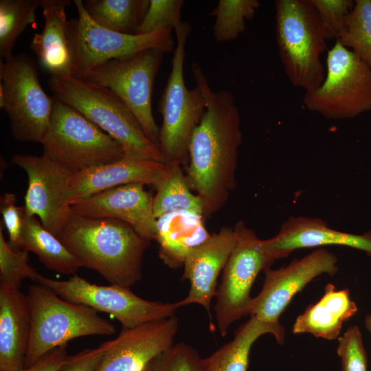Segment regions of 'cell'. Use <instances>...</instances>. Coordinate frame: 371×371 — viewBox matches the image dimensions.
I'll return each instance as SVG.
<instances>
[{
	"label": "cell",
	"mask_w": 371,
	"mask_h": 371,
	"mask_svg": "<svg viewBox=\"0 0 371 371\" xmlns=\"http://www.w3.org/2000/svg\"><path fill=\"white\" fill-rule=\"evenodd\" d=\"M192 71L206 109L190 139L185 175L203 203V217L209 218L225 204L236 186L241 118L231 91H213L198 64L192 65Z\"/></svg>",
	"instance_id": "6da1fadb"
},
{
	"label": "cell",
	"mask_w": 371,
	"mask_h": 371,
	"mask_svg": "<svg viewBox=\"0 0 371 371\" xmlns=\"http://www.w3.org/2000/svg\"><path fill=\"white\" fill-rule=\"evenodd\" d=\"M56 236L83 267L111 284L130 288L141 280L142 259L150 241L128 223L71 212Z\"/></svg>",
	"instance_id": "7a4b0ae2"
},
{
	"label": "cell",
	"mask_w": 371,
	"mask_h": 371,
	"mask_svg": "<svg viewBox=\"0 0 371 371\" xmlns=\"http://www.w3.org/2000/svg\"><path fill=\"white\" fill-rule=\"evenodd\" d=\"M47 85L55 98L76 109L117 142L125 157L166 164L159 148L111 90L74 75L50 76Z\"/></svg>",
	"instance_id": "3957f363"
},
{
	"label": "cell",
	"mask_w": 371,
	"mask_h": 371,
	"mask_svg": "<svg viewBox=\"0 0 371 371\" xmlns=\"http://www.w3.org/2000/svg\"><path fill=\"white\" fill-rule=\"evenodd\" d=\"M26 295L31 330L25 367L74 339L115 333V326L95 309L65 300L44 286L30 285Z\"/></svg>",
	"instance_id": "277c9868"
},
{
	"label": "cell",
	"mask_w": 371,
	"mask_h": 371,
	"mask_svg": "<svg viewBox=\"0 0 371 371\" xmlns=\"http://www.w3.org/2000/svg\"><path fill=\"white\" fill-rule=\"evenodd\" d=\"M276 39L290 82L310 92L325 78L321 55L326 38L315 8L308 0H276Z\"/></svg>",
	"instance_id": "5b68a950"
},
{
	"label": "cell",
	"mask_w": 371,
	"mask_h": 371,
	"mask_svg": "<svg viewBox=\"0 0 371 371\" xmlns=\"http://www.w3.org/2000/svg\"><path fill=\"white\" fill-rule=\"evenodd\" d=\"M174 30L177 41L171 71L158 104L162 116L159 144L166 164L186 168L190 139L205 111L206 101L198 86L188 89L184 80L186 44L192 26L182 21Z\"/></svg>",
	"instance_id": "8992f818"
},
{
	"label": "cell",
	"mask_w": 371,
	"mask_h": 371,
	"mask_svg": "<svg viewBox=\"0 0 371 371\" xmlns=\"http://www.w3.org/2000/svg\"><path fill=\"white\" fill-rule=\"evenodd\" d=\"M43 154L71 172L109 164L124 157L121 145L76 109L53 98Z\"/></svg>",
	"instance_id": "52a82bcc"
},
{
	"label": "cell",
	"mask_w": 371,
	"mask_h": 371,
	"mask_svg": "<svg viewBox=\"0 0 371 371\" xmlns=\"http://www.w3.org/2000/svg\"><path fill=\"white\" fill-rule=\"evenodd\" d=\"M0 108L6 112L13 137L39 142L46 136L53 98L45 92L34 61L23 53L0 60Z\"/></svg>",
	"instance_id": "ba28073f"
},
{
	"label": "cell",
	"mask_w": 371,
	"mask_h": 371,
	"mask_svg": "<svg viewBox=\"0 0 371 371\" xmlns=\"http://www.w3.org/2000/svg\"><path fill=\"white\" fill-rule=\"evenodd\" d=\"M164 54L158 49H146L107 60L75 76L115 93L132 111L146 137L159 148V128L153 115L152 97Z\"/></svg>",
	"instance_id": "9c48e42d"
},
{
	"label": "cell",
	"mask_w": 371,
	"mask_h": 371,
	"mask_svg": "<svg viewBox=\"0 0 371 371\" xmlns=\"http://www.w3.org/2000/svg\"><path fill=\"white\" fill-rule=\"evenodd\" d=\"M326 65L321 85L304 95L305 107L332 120L371 111V69L338 40L328 51Z\"/></svg>",
	"instance_id": "30bf717a"
},
{
	"label": "cell",
	"mask_w": 371,
	"mask_h": 371,
	"mask_svg": "<svg viewBox=\"0 0 371 371\" xmlns=\"http://www.w3.org/2000/svg\"><path fill=\"white\" fill-rule=\"evenodd\" d=\"M63 299L112 315L122 328H133L167 319L180 308L177 302L148 301L134 294L128 287L98 285L74 274L66 280H56L39 273L33 280Z\"/></svg>",
	"instance_id": "8fae6325"
},
{
	"label": "cell",
	"mask_w": 371,
	"mask_h": 371,
	"mask_svg": "<svg viewBox=\"0 0 371 371\" xmlns=\"http://www.w3.org/2000/svg\"><path fill=\"white\" fill-rule=\"evenodd\" d=\"M234 227L238 235L236 244L223 269L215 296L216 325L222 337L234 322L250 315L251 286L258 273L276 261L252 229L242 221Z\"/></svg>",
	"instance_id": "7c38bea8"
},
{
	"label": "cell",
	"mask_w": 371,
	"mask_h": 371,
	"mask_svg": "<svg viewBox=\"0 0 371 371\" xmlns=\"http://www.w3.org/2000/svg\"><path fill=\"white\" fill-rule=\"evenodd\" d=\"M76 19L72 29L74 76L107 60L155 48L164 53L174 51L172 29L163 28L147 34H125L102 27L87 14L82 0H74Z\"/></svg>",
	"instance_id": "4fadbf2b"
},
{
	"label": "cell",
	"mask_w": 371,
	"mask_h": 371,
	"mask_svg": "<svg viewBox=\"0 0 371 371\" xmlns=\"http://www.w3.org/2000/svg\"><path fill=\"white\" fill-rule=\"evenodd\" d=\"M11 163L27 175L25 212L38 216L43 227L57 236L71 212L67 188L73 172L44 155L14 154Z\"/></svg>",
	"instance_id": "5bb4252c"
},
{
	"label": "cell",
	"mask_w": 371,
	"mask_h": 371,
	"mask_svg": "<svg viewBox=\"0 0 371 371\" xmlns=\"http://www.w3.org/2000/svg\"><path fill=\"white\" fill-rule=\"evenodd\" d=\"M337 257L326 249L319 248L300 260L278 269H266L259 294L252 299L250 315L271 324L279 318L296 293L316 277L337 272Z\"/></svg>",
	"instance_id": "9a60e30c"
},
{
	"label": "cell",
	"mask_w": 371,
	"mask_h": 371,
	"mask_svg": "<svg viewBox=\"0 0 371 371\" xmlns=\"http://www.w3.org/2000/svg\"><path fill=\"white\" fill-rule=\"evenodd\" d=\"M178 319L147 323L122 328L119 335L104 342L106 351L95 371H145L157 355L173 345Z\"/></svg>",
	"instance_id": "2e32d148"
},
{
	"label": "cell",
	"mask_w": 371,
	"mask_h": 371,
	"mask_svg": "<svg viewBox=\"0 0 371 371\" xmlns=\"http://www.w3.org/2000/svg\"><path fill=\"white\" fill-rule=\"evenodd\" d=\"M153 196L144 184L129 183L95 194L71 204L72 212L91 218L115 219L130 225L142 238H156Z\"/></svg>",
	"instance_id": "e0dca14e"
},
{
	"label": "cell",
	"mask_w": 371,
	"mask_h": 371,
	"mask_svg": "<svg viewBox=\"0 0 371 371\" xmlns=\"http://www.w3.org/2000/svg\"><path fill=\"white\" fill-rule=\"evenodd\" d=\"M237 238L235 227H224L191 251L183 263L182 280H189L190 289L186 297L177 302L178 305H202L209 315L212 330L210 303L216 294L219 273L226 265Z\"/></svg>",
	"instance_id": "ac0fdd59"
},
{
	"label": "cell",
	"mask_w": 371,
	"mask_h": 371,
	"mask_svg": "<svg viewBox=\"0 0 371 371\" xmlns=\"http://www.w3.org/2000/svg\"><path fill=\"white\" fill-rule=\"evenodd\" d=\"M263 246L275 260L293 251L325 245H340L363 251L371 257V230L363 234L337 231L319 218L290 216L273 237L262 240Z\"/></svg>",
	"instance_id": "d6986e66"
},
{
	"label": "cell",
	"mask_w": 371,
	"mask_h": 371,
	"mask_svg": "<svg viewBox=\"0 0 371 371\" xmlns=\"http://www.w3.org/2000/svg\"><path fill=\"white\" fill-rule=\"evenodd\" d=\"M168 170L166 164L124 157L119 161L72 172L67 188L70 203L129 183L157 184Z\"/></svg>",
	"instance_id": "ffe728a7"
},
{
	"label": "cell",
	"mask_w": 371,
	"mask_h": 371,
	"mask_svg": "<svg viewBox=\"0 0 371 371\" xmlns=\"http://www.w3.org/2000/svg\"><path fill=\"white\" fill-rule=\"evenodd\" d=\"M71 3L69 0H41L44 27L34 34L30 48L51 76L74 75L71 23L65 11Z\"/></svg>",
	"instance_id": "44dd1931"
},
{
	"label": "cell",
	"mask_w": 371,
	"mask_h": 371,
	"mask_svg": "<svg viewBox=\"0 0 371 371\" xmlns=\"http://www.w3.org/2000/svg\"><path fill=\"white\" fill-rule=\"evenodd\" d=\"M31 330L27 295L0 284V371L25 368Z\"/></svg>",
	"instance_id": "7402d4cb"
},
{
	"label": "cell",
	"mask_w": 371,
	"mask_h": 371,
	"mask_svg": "<svg viewBox=\"0 0 371 371\" xmlns=\"http://www.w3.org/2000/svg\"><path fill=\"white\" fill-rule=\"evenodd\" d=\"M211 235L204 225L202 214L180 210L157 218L156 238L159 257L172 268L183 265L189 253Z\"/></svg>",
	"instance_id": "603a6c76"
},
{
	"label": "cell",
	"mask_w": 371,
	"mask_h": 371,
	"mask_svg": "<svg viewBox=\"0 0 371 371\" xmlns=\"http://www.w3.org/2000/svg\"><path fill=\"white\" fill-rule=\"evenodd\" d=\"M358 311L348 289L337 290L328 283L319 300L309 305L295 319L294 334L308 333L317 337L333 340L338 337L344 322Z\"/></svg>",
	"instance_id": "cb8c5ba5"
},
{
	"label": "cell",
	"mask_w": 371,
	"mask_h": 371,
	"mask_svg": "<svg viewBox=\"0 0 371 371\" xmlns=\"http://www.w3.org/2000/svg\"><path fill=\"white\" fill-rule=\"evenodd\" d=\"M266 333L272 334L280 344L284 341V328L280 324L268 323L251 316L237 330L232 341L203 359L204 371H247L252 345Z\"/></svg>",
	"instance_id": "d4e9b609"
},
{
	"label": "cell",
	"mask_w": 371,
	"mask_h": 371,
	"mask_svg": "<svg viewBox=\"0 0 371 371\" xmlns=\"http://www.w3.org/2000/svg\"><path fill=\"white\" fill-rule=\"evenodd\" d=\"M22 248L37 256L48 269L64 275H74L82 262L74 255L56 236L46 229L34 216L27 214L23 207Z\"/></svg>",
	"instance_id": "484cf974"
},
{
	"label": "cell",
	"mask_w": 371,
	"mask_h": 371,
	"mask_svg": "<svg viewBox=\"0 0 371 371\" xmlns=\"http://www.w3.org/2000/svg\"><path fill=\"white\" fill-rule=\"evenodd\" d=\"M150 0H86L89 16L106 29L135 35L149 6Z\"/></svg>",
	"instance_id": "4316f807"
},
{
	"label": "cell",
	"mask_w": 371,
	"mask_h": 371,
	"mask_svg": "<svg viewBox=\"0 0 371 371\" xmlns=\"http://www.w3.org/2000/svg\"><path fill=\"white\" fill-rule=\"evenodd\" d=\"M168 170L161 179L154 186L153 211L157 218L161 215L180 210H188L203 216L201 199L194 194L186 180L183 167L178 164H167Z\"/></svg>",
	"instance_id": "83f0119b"
},
{
	"label": "cell",
	"mask_w": 371,
	"mask_h": 371,
	"mask_svg": "<svg viewBox=\"0 0 371 371\" xmlns=\"http://www.w3.org/2000/svg\"><path fill=\"white\" fill-rule=\"evenodd\" d=\"M41 0L0 1V56L4 60L13 54L12 49L20 34L29 25H36V11Z\"/></svg>",
	"instance_id": "f1b7e54d"
},
{
	"label": "cell",
	"mask_w": 371,
	"mask_h": 371,
	"mask_svg": "<svg viewBox=\"0 0 371 371\" xmlns=\"http://www.w3.org/2000/svg\"><path fill=\"white\" fill-rule=\"evenodd\" d=\"M260 5L258 0H220L210 15L215 17L213 34L218 43L233 41L245 31Z\"/></svg>",
	"instance_id": "f546056e"
},
{
	"label": "cell",
	"mask_w": 371,
	"mask_h": 371,
	"mask_svg": "<svg viewBox=\"0 0 371 371\" xmlns=\"http://www.w3.org/2000/svg\"><path fill=\"white\" fill-rule=\"evenodd\" d=\"M338 40L371 69V0H356Z\"/></svg>",
	"instance_id": "4dcf8cb0"
},
{
	"label": "cell",
	"mask_w": 371,
	"mask_h": 371,
	"mask_svg": "<svg viewBox=\"0 0 371 371\" xmlns=\"http://www.w3.org/2000/svg\"><path fill=\"white\" fill-rule=\"evenodd\" d=\"M28 251L6 241L0 224V284L20 289L25 278L34 280L38 272L28 264Z\"/></svg>",
	"instance_id": "1f68e13d"
},
{
	"label": "cell",
	"mask_w": 371,
	"mask_h": 371,
	"mask_svg": "<svg viewBox=\"0 0 371 371\" xmlns=\"http://www.w3.org/2000/svg\"><path fill=\"white\" fill-rule=\"evenodd\" d=\"M145 371H204L198 352L184 343L173 344L155 357Z\"/></svg>",
	"instance_id": "d6a6232c"
},
{
	"label": "cell",
	"mask_w": 371,
	"mask_h": 371,
	"mask_svg": "<svg viewBox=\"0 0 371 371\" xmlns=\"http://www.w3.org/2000/svg\"><path fill=\"white\" fill-rule=\"evenodd\" d=\"M183 0H150L146 16L137 34H147L160 29H175L182 21Z\"/></svg>",
	"instance_id": "836d02e7"
},
{
	"label": "cell",
	"mask_w": 371,
	"mask_h": 371,
	"mask_svg": "<svg viewBox=\"0 0 371 371\" xmlns=\"http://www.w3.org/2000/svg\"><path fill=\"white\" fill-rule=\"evenodd\" d=\"M315 8L326 39L336 40L345 27L346 19L352 9V0H308Z\"/></svg>",
	"instance_id": "e575fe53"
},
{
	"label": "cell",
	"mask_w": 371,
	"mask_h": 371,
	"mask_svg": "<svg viewBox=\"0 0 371 371\" xmlns=\"http://www.w3.org/2000/svg\"><path fill=\"white\" fill-rule=\"evenodd\" d=\"M337 354L341 371H367V355L362 334L357 326H350L338 338Z\"/></svg>",
	"instance_id": "d590c367"
},
{
	"label": "cell",
	"mask_w": 371,
	"mask_h": 371,
	"mask_svg": "<svg viewBox=\"0 0 371 371\" xmlns=\"http://www.w3.org/2000/svg\"><path fill=\"white\" fill-rule=\"evenodd\" d=\"M16 201L14 194L5 193L0 199V211L8 233V242L14 246L22 247L23 206L18 207Z\"/></svg>",
	"instance_id": "8d00e7d4"
},
{
	"label": "cell",
	"mask_w": 371,
	"mask_h": 371,
	"mask_svg": "<svg viewBox=\"0 0 371 371\" xmlns=\"http://www.w3.org/2000/svg\"><path fill=\"white\" fill-rule=\"evenodd\" d=\"M106 351V344L98 348L85 349L77 354L67 356L57 371H95Z\"/></svg>",
	"instance_id": "74e56055"
},
{
	"label": "cell",
	"mask_w": 371,
	"mask_h": 371,
	"mask_svg": "<svg viewBox=\"0 0 371 371\" xmlns=\"http://www.w3.org/2000/svg\"><path fill=\"white\" fill-rule=\"evenodd\" d=\"M66 348L67 344L56 348L19 371H57L68 356Z\"/></svg>",
	"instance_id": "f35d334b"
},
{
	"label": "cell",
	"mask_w": 371,
	"mask_h": 371,
	"mask_svg": "<svg viewBox=\"0 0 371 371\" xmlns=\"http://www.w3.org/2000/svg\"><path fill=\"white\" fill-rule=\"evenodd\" d=\"M364 324L366 329L371 335V313L366 315L364 320Z\"/></svg>",
	"instance_id": "ab89813d"
}]
</instances>
